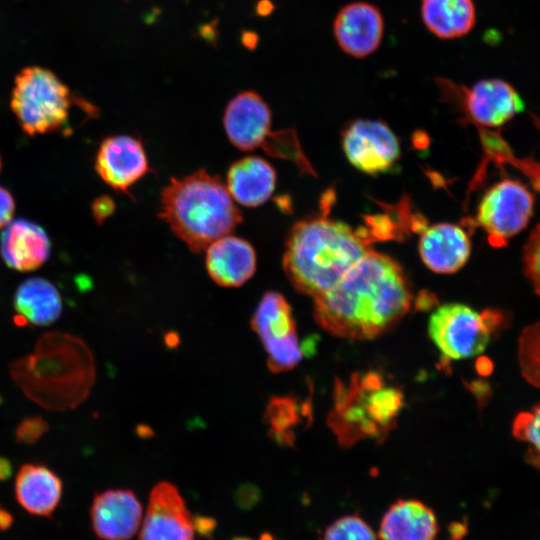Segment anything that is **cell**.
Listing matches in <instances>:
<instances>
[{"label":"cell","mask_w":540,"mask_h":540,"mask_svg":"<svg viewBox=\"0 0 540 540\" xmlns=\"http://www.w3.org/2000/svg\"><path fill=\"white\" fill-rule=\"evenodd\" d=\"M523 263L528 278L540 295V222L531 232L524 247Z\"/></svg>","instance_id":"obj_27"},{"label":"cell","mask_w":540,"mask_h":540,"mask_svg":"<svg viewBox=\"0 0 540 540\" xmlns=\"http://www.w3.org/2000/svg\"><path fill=\"white\" fill-rule=\"evenodd\" d=\"M206 249L207 272L219 286L239 287L255 273V251L244 239L229 234L217 239Z\"/></svg>","instance_id":"obj_19"},{"label":"cell","mask_w":540,"mask_h":540,"mask_svg":"<svg viewBox=\"0 0 540 540\" xmlns=\"http://www.w3.org/2000/svg\"><path fill=\"white\" fill-rule=\"evenodd\" d=\"M71 105L69 87L52 70L32 65L16 75L10 107L28 135L52 133L62 128Z\"/></svg>","instance_id":"obj_5"},{"label":"cell","mask_w":540,"mask_h":540,"mask_svg":"<svg viewBox=\"0 0 540 540\" xmlns=\"http://www.w3.org/2000/svg\"><path fill=\"white\" fill-rule=\"evenodd\" d=\"M62 482L49 467L39 463L22 465L15 479V496L29 513L50 516L62 496Z\"/></svg>","instance_id":"obj_21"},{"label":"cell","mask_w":540,"mask_h":540,"mask_svg":"<svg viewBox=\"0 0 540 540\" xmlns=\"http://www.w3.org/2000/svg\"><path fill=\"white\" fill-rule=\"evenodd\" d=\"M95 170L98 176L117 192L130 188L150 170L142 142L129 135L107 137L100 144Z\"/></svg>","instance_id":"obj_14"},{"label":"cell","mask_w":540,"mask_h":540,"mask_svg":"<svg viewBox=\"0 0 540 540\" xmlns=\"http://www.w3.org/2000/svg\"><path fill=\"white\" fill-rule=\"evenodd\" d=\"M275 184L273 167L257 156H247L234 162L226 178V187L233 200L246 207H256L266 202Z\"/></svg>","instance_id":"obj_23"},{"label":"cell","mask_w":540,"mask_h":540,"mask_svg":"<svg viewBox=\"0 0 540 540\" xmlns=\"http://www.w3.org/2000/svg\"><path fill=\"white\" fill-rule=\"evenodd\" d=\"M342 146L352 166L369 175L390 171L400 157L398 138L379 120L350 122L343 131Z\"/></svg>","instance_id":"obj_12"},{"label":"cell","mask_w":540,"mask_h":540,"mask_svg":"<svg viewBox=\"0 0 540 540\" xmlns=\"http://www.w3.org/2000/svg\"><path fill=\"white\" fill-rule=\"evenodd\" d=\"M450 533L454 539H460L466 533L467 527L463 523L455 522L450 526Z\"/></svg>","instance_id":"obj_34"},{"label":"cell","mask_w":540,"mask_h":540,"mask_svg":"<svg viewBox=\"0 0 540 540\" xmlns=\"http://www.w3.org/2000/svg\"><path fill=\"white\" fill-rule=\"evenodd\" d=\"M260 540H273L270 535H263Z\"/></svg>","instance_id":"obj_36"},{"label":"cell","mask_w":540,"mask_h":540,"mask_svg":"<svg viewBox=\"0 0 540 540\" xmlns=\"http://www.w3.org/2000/svg\"><path fill=\"white\" fill-rule=\"evenodd\" d=\"M366 232L318 216L297 222L283 255V268L294 288L316 298L335 285L369 251Z\"/></svg>","instance_id":"obj_3"},{"label":"cell","mask_w":540,"mask_h":540,"mask_svg":"<svg viewBox=\"0 0 540 540\" xmlns=\"http://www.w3.org/2000/svg\"><path fill=\"white\" fill-rule=\"evenodd\" d=\"M274 10V4L270 0H259L256 4V13L259 16H268Z\"/></svg>","instance_id":"obj_33"},{"label":"cell","mask_w":540,"mask_h":540,"mask_svg":"<svg viewBox=\"0 0 540 540\" xmlns=\"http://www.w3.org/2000/svg\"><path fill=\"white\" fill-rule=\"evenodd\" d=\"M114 209L112 200L108 197H101L94 201L92 211L95 219L100 223L109 216Z\"/></svg>","instance_id":"obj_31"},{"label":"cell","mask_w":540,"mask_h":540,"mask_svg":"<svg viewBox=\"0 0 540 540\" xmlns=\"http://www.w3.org/2000/svg\"><path fill=\"white\" fill-rule=\"evenodd\" d=\"M306 414L310 415V406L300 404L296 398L273 397L267 405L264 422L273 440L280 445L293 446L296 438L295 428Z\"/></svg>","instance_id":"obj_25"},{"label":"cell","mask_w":540,"mask_h":540,"mask_svg":"<svg viewBox=\"0 0 540 540\" xmlns=\"http://www.w3.org/2000/svg\"><path fill=\"white\" fill-rule=\"evenodd\" d=\"M333 33L344 53L364 58L380 46L384 33V20L380 10L365 1L343 6L333 22Z\"/></svg>","instance_id":"obj_15"},{"label":"cell","mask_w":540,"mask_h":540,"mask_svg":"<svg viewBox=\"0 0 540 540\" xmlns=\"http://www.w3.org/2000/svg\"><path fill=\"white\" fill-rule=\"evenodd\" d=\"M10 471L11 467L9 462L4 458H0V479L6 478Z\"/></svg>","instance_id":"obj_35"},{"label":"cell","mask_w":540,"mask_h":540,"mask_svg":"<svg viewBox=\"0 0 540 540\" xmlns=\"http://www.w3.org/2000/svg\"><path fill=\"white\" fill-rule=\"evenodd\" d=\"M419 253L424 264L433 272L454 273L467 262L471 242L462 227L437 223L421 231Z\"/></svg>","instance_id":"obj_17"},{"label":"cell","mask_w":540,"mask_h":540,"mask_svg":"<svg viewBox=\"0 0 540 540\" xmlns=\"http://www.w3.org/2000/svg\"><path fill=\"white\" fill-rule=\"evenodd\" d=\"M230 142L244 151L264 149L271 156L295 159L300 153L298 144H288L280 133L271 131V110L254 91H243L230 100L223 118Z\"/></svg>","instance_id":"obj_7"},{"label":"cell","mask_w":540,"mask_h":540,"mask_svg":"<svg viewBox=\"0 0 540 540\" xmlns=\"http://www.w3.org/2000/svg\"><path fill=\"white\" fill-rule=\"evenodd\" d=\"M494 320L491 312H478L461 303H447L432 313L428 333L443 361L466 359L486 349Z\"/></svg>","instance_id":"obj_6"},{"label":"cell","mask_w":540,"mask_h":540,"mask_svg":"<svg viewBox=\"0 0 540 540\" xmlns=\"http://www.w3.org/2000/svg\"><path fill=\"white\" fill-rule=\"evenodd\" d=\"M338 385L351 414L374 439H384L396 426L404 396L383 374L354 373L347 383L338 380Z\"/></svg>","instance_id":"obj_8"},{"label":"cell","mask_w":540,"mask_h":540,"mask_svg":"<svg viewBox=\"0 0 540 540\" xmlns=\"http://www.w3.org/2000/svg\"><path fill=\"white\" fill-rule=\"evenodd\" d=\"M160 217L194 252L229 235L242 220L226 185L205 170L171 179L161 192Z\"/></svg>","instance_id":"obj_4"},{"label":"cell","mask_w":540,"mask_h":540,"mask_svg":"<svg viewBox=\"0 0 540 540\" xmlns=\"http://www.w3.org/2000/svg\"><path fill=\"white\" fill-rule=\"evenodd\" d=\"M520 426L522 436L540 453V406L527 414Z\"/></svg>","instance_id":"obj_29"},{"label":"cell","mask_w":540,"mask_h":540,"mask_svg":"<svg viewBox=\"0 0 540 540\" xmlns=\"http://www.w3.org/2000/svg\"><path fill=\"white\" fill-rule=\"evenodd\" d=\"M48 427V423L40 416L26 417L16 427V440L22 444H34L48 431Z\"/></svg>","instance_id":"obj_28"},{"label":"cell","mask_w":540,"mask_h":540,"mask_svg":"<svg viewBox=\"0 0 540 540\" xmlns=\"http://www.w3.org/2000/svg\"><path fill=\"white\" fill-rule=\"evenodd\" d=\"M0 170H1V158H0Z\"/></svg>","instance_id":"obj_38"},{"label":"cell","mask_w":540,"mask_h":540,"mask_svg":"<svg viewBox=\"0 0 540 540\" xmlns=\"http://www.w3.org/2000/svg\"><path fill=\"white\" fill-rule=\"evenodd\" d=\"M2 230L0 252L8 267L28 272L38 269L48 260L50 240L38 224L17 219Z\"/></svg>","instance_id":"obj_18"},{"label":"cell","mask_w":540,"mask_h":540,"mask_svg":"<svg viewBox=\"0 0 540 540\" xmlns=\"http://www.w3.org/2000/svg\"><path fill=\"white\" fill-rule=\"evenodd\" d=\"M15 211V202L8 190L0 186V229L11 221Z\"/></svg>","instance_id":"obj_30"},{"label":"cell","mask_w":540,"mask_h":540,"mask_svg":"<svg viewBox=\"0 0 540 540\" xmlns=\"http://www.w3.org/2000/svg\"><path fill=\"white\" fill-rule=\"evenodd\" d=\"M534 198L520 182L502 180L482 197L476 221L487 234L488 242L496 248L522 231L533 214Z\"/></svg>","instance_id":"obj_11"},{"label":"cell","mask_w":540,"mask_h":540,"mask_svg":"<svg viewBox=\"0 0 540 540\" xmlns=\"http://www.w3.org/2000/svg\"><path fill=\"white\" fill-rule=\"evenodd\" d=\"M437 532V518L433 510L414 499L394 502L379 526L381 540H435Z\"/></svg>","instance_id":"obj_22"},{"label":"cell","mask_w":540,"mask_h":540,"mask_svg":"<svg viewBox=\"0 0 540 540\" xmlns=\"http://www.w3.org/2000/svg\"><path fill=\"white\" fill-rule=\"evenodd\" d=\"M251 327L264 347L272 372L289 371L301 361L305 351L298 339L291 306L283 295L266 292L256 307Z\"/></svg>","instance_id":"obj_9"},{"label":"cell","mask_w":540,"mask_h":540,"mask_svg":"<svg viewBox=\"0 0 540 540\" xmlns=\"http://www.w3.org/2000/svg\"><path fill=\"white\" fill-rule=\"evenodd\" d=\"M436 82L443 97L456 103L469 120L481 127H500L524 110L518 92L501 79H483L472 87L444 78Z\"/></svg>","instance_id":"obj_10"},{"label":"cell","mask_w":540,"mask_h":540,"mask_svg":"<svg viewBox=\"0 0 540 540\" xmlns=\"http://www.w3.org/2000/svg\"><path fill=\"white\" fill-rule=\"evenodd\" d=\"M420 11L426 28L441 39L468 34L476 20L473 0H422Z\"/></svg>","instance_id":"obj_24"},{"label":"cell","mask_w":540,"mask_h":540,"mask_svg":"<svg viewBox=\"0 0 540 540\" xmlns=\"http://www.w3.org/2000/svg\"><path fill=\"white\" fill-rule=\"evenodd\" d=\"M9 373L27 398L51 411L77 407L96 378L87 344L59 331L44 333L30 353L11 363Z\"/></svg>","instance_id":"obj_2"},{"label":"cell","mask_w":540,"mask_h":540,"mask_svg":"<svg viewBox=\"0 0 540 540\" xmlns=\"http://www.w3.org/2000/svg\"><path fill=\"white\" fill-rule=\"evenodd\" d=\"M259 42V36L255 31L245 30L241 33V43L248 50H254Z\"/></svg>","instance_id":"obj_32"},{"label":"cell","mask_w":540,"mask_h":540,"mask_svg":"<svg viewBox=\"0 0 540 540\" xmlns=\"http://www.w3.org/2000/svg\"><path fill=\"white\" fill-rule=\"evenodd\" d=\"M402 267L370 249L329 290L314 298L316 322L351 340L373 339L396 325L412 304Z\"/></svg>","instance_id":"obj_1"},{"label":"cell","mask_w":540,"mask_h":540,"mask_svg":"<svg viewBox=\"0 0 540 540\" xmlns=\"http://www.w3.org/2000/svg\"><path fill=\"white\" fill-rule=\"evenodd\" d=\"M196 525L178 488L158 482L151 490L139 540H194Z\"/></svg>","instance_id":"obj_13"},{"label":"cell","mask_w":540,"mask_h":540,"mask_svg":"<svg viewBox=\"0 0 540 540\" xmlns=\"http://www.w3.org/2000/svg\"><path fill=\"white\" fill-rule=\"evenodd\" d=\"M322 540H376V535L361 517L347 515L331 523Z\"/></svg>","instance_id":"obj_26"},{"label":"cell","mask_w":540,"mask_h":540,"mask_svg":"<svg viewBox=\"0 0 540 540\" xmlns=\"http://www.w3.org/2000/svg\"><path fill=\"white\" fill-rule=\"evenodd\" d=\"M90 517L98 538L130 540L140 529L143 508L131 490L108 489L94 497Z\"/></svg>","instance_id":"obj_16"},{"label":"cell","mask_w":540,"mask_h":540,"mask_svg":"<svg viewBox=\"0 0 540 540\" xmlns=\"http://www.w3.org/2000/svg\"><path fill=\"white\" fill-rule=\"evenodd\" d=\"M14 323L20 327H45L60 317L63 303L58 289L48 280L31 277L16 289Z\"/></svg>","instance_id":"obj_20"},{"label":"cell","mask_w":540,"mask_h":540,"mask_svg":"<svg viewBox=\"0 0 540 540\" xmlns=\"http://www.w3.org/2000/svg\"><path fill=\"white\" fill-rule=\"evenodd\" d=\"M233 540H250V539H248V538H243V537H240V538H235V539H233Z\"/></svg>","instance_id":"obj_37"}]
</instances>
